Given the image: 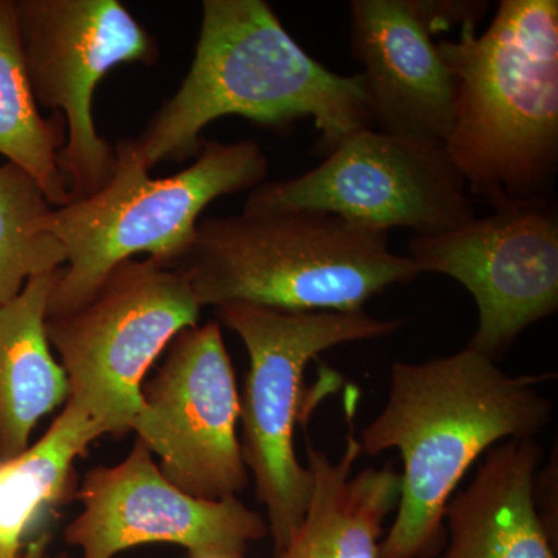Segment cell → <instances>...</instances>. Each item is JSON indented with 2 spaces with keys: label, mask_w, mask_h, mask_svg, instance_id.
<instances>
[{
  "label": "cell",
  "mask_w": 558,
  "mask_h": 558,
  "mask_svg": "<svg viewBox=\"0 0 558 558\" xmlns=\"http://www.w3.org/2000/svg\"><path fill=\"white\" fill-rule=\"evenodd\" d=\"M201 310L178 270L150 258L113 267L83 306L47 317V339L68 377V400L106 435H126L142 409L148 371L179 332L199 325Z\"/></svg>",
  "instance_id": "cell-7"
},
{
  "label": "cell",
  "mask_w": 558,
  "mask_h": 558,
  "mask_svg": "<svg viewBox=\"0 0 558 558\" xmlns=\"http://www.w3.org/2000/svg\"><path fill=\"white\" fill-rule=\"evenodd\" d=\"M83 512L65 529L83 558H112L146 543L183 546L193 558H244L269 535L267 521L238 497H193L165 478L143 440L120 464L92 469L78 494Z\"/></svg>",
  "instance_id": "cell-12"
},
{
  "label": "cell",
  "mask_w": 558,
  "mask_h": 558,
  "mask_svg": "<svg viewBox=\"0 0 558 558\" xmlns=\"http://www.w3.org/2000/svg\"><path fill=\"white\" fill-rule=\"evenodd\" d=\"M227 116L279 130L312 119L326 154L376 130L362 73L339 75L315 61L266 0L202 2L189 73L132 142L149 171L163 161L182 163L199 156L202 131Z\"/></svg>",
  "instance_id": "cell-2"
},
{
  "label": "cell",
  "mask_w": 558,
  "mask_h": 558,
  "mask_svg": "<svg viewBox=\"0 0 558 558\" xmlns=\"http://www.w3.org/2000/svg\"><path fill=\"white\" fill-rule=\"evenodd\" d=\"M216 310L248 352L240 396L242 458L267 509L275 558H282L299 534L312 495V475L296 457L293 436L303 416L307 365L330 348L391 336L403 322L376 318L365 310L292 312L248 303Z\"/></svg>",
  "instance_id": "cell-6"
},
{
  "label": "cell",
  "mask_w": 558,
  "mask_h": 558,
  "mask_svg": "<svg viewBox=\"0 0 558 558\" xmlns=\"http://www.w3.org/2000/svg\"><path fill=\"white\" fill-rule=\"evenodd\" d=\"M429 35L450 31L454 25H478L487 13L488 2L484 0H409Z\"/></svg>",
  "instance_id": "cell-20"
},
{
  "label": "cell",
  "mask_w": 558,
  "mask_h": 558,
  "mask_svg": "<svg viewBox=\"0 0 558 558\" xmlns=\"http://www.w3.org/2000/svg\"><path fill=\"white\" fill-rule=\"evenodd\" d=\"M64 142L61 113L44 119L28 86L16 0H0V156L32 174L53 207L70 202L58 161Z\"/></svg>",
  "instance_id": "cell-18"
},
{
  "label": "cell",
  "mask_w": 558,
  "mask_h": 558,
  "mask_svg": "<svg viewBox=\"0 0 558 558\" xmlns=\"http://www.w3.org/2000/svg\"><path fill=\"white\" fill-rule=\"evenodd\" d=\"M548 376H510L464 348L427 362H395L388 399L362 429V453L398 450L403 462L396 519L379 558H427L446 534V510L476 459L509 439H535L553 421L539 391Z\"/></svg>",
  "instance_id": "cell-1"
},
{
  "label": "cell",
  "mask_w": 558,
  "mask_h": 558,
  "mask_svg": "<svg viewBox=\"0 0 558 558\" xmlns=\"http://www.w3.org/2000/svg\"><path fill=\"white\" fill-rule=\"evenodd\" d=\"M116 154L112 175L98 193L51 211L50 230L68 263L51 290L47 317L78 310L113 267L134 256L148 255L171 269L213 201L258 189L269 174L255 140H204L189 168L161 179L149 178L132 138L119 140Z\"/></svg>",
  "instance_id": "cell-5"
},
{
  "label": "cell",
  "mask_w": 558,
  "mask_h": 558,
  "mask_svg": "<svg viewBox=\"0 0 558 558\" xmlns=\"http://www.w3.org/2000/svg\"><path fill=\"white\" fill-rule=\"evenodd\" d=\"M171 269L201 307L248 303L292 312L363 310L418 277L387 231L323 211H242L199 220Z\"/></svg>",
  "instance_id": "cell-4"
},
{
  "label": "cell",
  "mask_w": 558,
  "mask_h": 558,
  "mask_svg": "<svg viewBox=\"0 0 558 558\" xmlns=\"http://www.w3.org/2000/svg\"><path fill=\"white\" fill-rule=\"evenodd\" d=\"M240 391L222 328L208 322L171 341L131 432L160 459V472L193 497H238L248 470L238 438Z\"/></svg>",
  "instance_id": "cell-10"
},
{
  "label": "cell",
  "mask_w": 558,
  "mask_h": 558,
  "mask_svg": "<svg viewBox=\"0 0 558 558\" xmlns=\"http://www.w3.org/2000/svg\"><path fill=\"white\" fill-rule=\"evenodd\" d=\"M557 453L554 451L548 464L538 469L534 481L535 508L550 539H553V531L554 535L557 534Z\"/></svg>",
  "instance_id": "cell-21"
},
{
  "label": "cell",
  "mask_w": 558,
  "mask_h": 558,
  "mask_svg": "<svg viewBox=\"0 0 558 558\" xmlns=\"http://www.w3.org/2000/svg\"><path fill=\"white\" fill-rule=\"evenodd\" d=\"M16 11L33 98L64 119L58 161L70 202L86 199L117 163L116 145L95 126V90L117 65H153L159 44L119 0H16Z\"/></svg>",
  "instance_id": "cell-8"
},
{
  "label": "cell",
  "mask_w": 558,
  "mask_h": 558,
  "mask_svg": "<svg viewBox=\"0 0 558 558\" xmlns=\"http://www.w3.org/2000/svg\"><path fill=\"white\" fill-rule=\"evenodd\" d=\"M351 49L363 68L377 131L444 145L453 126L457 83L409 0L351 2Z\"/></svg>",
  "instance_id": "cell-13"
},
{
  "label": "cell",
  "mask_w": 558,
  "mask_h": 558,
  "mask_svg": "<svg viewBox=\"0 0 558 558\" xmlns=\"http://www.w3.org/2000/svg\"><path fill=\"white\" fill-rule=\"evenodd\" d=\"M105 435L101 424L68 400L38 442L0 461V558L16 557L35 521L68 499L73 464Z\"/></svg>",
  "instance_id": "cell-17"
},
{
  "label": "cell",
  "mask_w": 558,
  "mask_h": 558,
  "mask_svg": "<svg viewBox=\"0 0 558 558\" xmlns=\"http://www.w3.org/2000/svg\"><path fill=\"white\" fill-rule=\"evenodd\" d=\"M62 269L32 278L16 299L0 304V461L24 453L40 418L69 399L68 377L46 330Z\"/></svg>",
  "instance_id": "cell-16"
},
{
  "label": "cell",
  "mask_w": 558,
  "mask_h": 558,
  "mask_svg": "<svg viewBox=\"0 0 558 558\" xmlns=\"http://www.w3.org/2000/svg\"><path fill=\"white\" fill-rule=\"evenodd\" d=\"M407 256L418 275H446L469 290L478 326L468 348L495 362L523 330L558 310V218L550 201L411 238Z\"/></svg>",
  "instance_id": "cell-11"
},
{
  "label": "cell",
  "mask_w": 558,
  "mask_h": 558,
  "mask_svg": "<svg viewBox=\"0 0 558 558\" xmlns=\"http://www.w3.org/2000/svg\"><path fill=\"white\" fill-rule=\"evenodd\" d=\"M542 459L535 439L492 447L469 486L447 506L442 558H557L534 502Z\"/></svg>",
  "instance_id": "cell-14"
},
{
  "label": "cell",
  "mask_w": 558,
  "mask_h": 558,
  "mask_svg": "<svg viewBox=\"0 0 558 558\" xmlns=\"http://www.w3.org/2000/svg\"><path fill=\"white\" fill-rule=\"evenodd\" d=\"M349 410L347 449L337 461L307 442L310 508L282 558H379L384 526L398 508L400 473L391 464L354 473L362 454Z\"/></svg>",
  "instance_id": "cell-15"
},
{
  "label": "cell",
  "mask_w": 558,
  "mask_h": 558,
  "mask_svg": "<svg viewBox=\"0 0 558 558\" xmlns=\"http://www.w3.org/2000/svg\"><path fill=\"white\" fill-rule=\"evenodd\" d=\"M53 205L20 165H0V304L16 299L32 278L62 269L68 255L51 233Z\"/></svg>",
  "instance_id": "cell-19"
},
{
  "label": "cell",
  "mask_w": 558,
  "mask_h": 558,
  "mask_svg": "<svg viewBox=\"0 0 558 558\" xmlns=\"http://www.w3.org/2000/svg\"><path fill=\"white\" fill-rule=\"evenodd\" d=\"M323 211L387 231L438 236L475 218L464 180L444 145L363 130L299 178L250 191L244 211Z\"/></svg>",
  "instance_id": "cell-9"
},
{
  "label": "cell",
  "mask_w": 558,
  "mask_h": 558,
  "mask_svg": "<svg viewBox=\"0 0 558 558\" xmlns=\"http://www.w3.org/2000/svg\"><path fill=\"white\" fill-rule=\"evenodd\" d=\"M438 50L457 83L446 146L469 193L492 208L548 202L558 167V2L501 0L490 27Z\"/></svg>",
  "instance_id": "cell-3"
},
{
  "label": "cell",
  "mask_w": 558,
  "mask_h": 558,
  "mask_svg": "<svg viewBox=\"0 0 558 558\" xmlns=\"http://www.w3.org/2000/svg\"><path fill=\"white\" fill-rule=\"evenodd\" d=\"M14 558H53L46 556V553H44L43 546L35 545L32 546L31 549L27 550H20V553L16 554V557ZM54 558H70L65 556L54 557Z\"/></svg>",
  "instance_id": "cell-22"
}]
</instances>
